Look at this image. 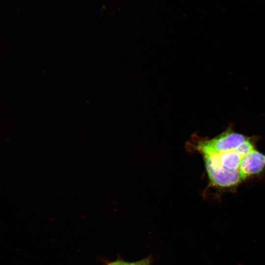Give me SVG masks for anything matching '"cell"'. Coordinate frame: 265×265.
I'll list each match as a JSON object with an SVG mask.
<instances>
[{
  "label": "cell",
  "instance_id": "obj_1",
  "mask_svg": "<svg viewBox=\"0 0 265 265\" xmlns=\"http://www.w3.org/2000/svg\"><path fill=\"white\" fill-rule=\"evenodd\" d=\"M247 138L245 135L228 128L212 139L199 141L197 148L200 152L223 153L237 149Z\"/></svg>",
  "mask_w": 265,
  "mask_h": 265
},
{
  "label": "cell",
  "instance_id": "obj_2",
  "mask_svg": "<svg viewBox=\"0 0 265 265\" xmlns=\"http://www.w3.org/2000/svg\"><path fill=\"white\" fill-rule=\"evenodd\" d=\"M203 159L209 180L215 186L231 187L242 181L239 171L227 169L209 158Z\"/></svg>",
  "mask_w": 265,
  "mask_h": 265
},
{
  "label": "cell",
  "instance_id": "obj_3",
  "mask_svg": "<svg viewBox=\"0 0 265 265\" xmlns=\"http://www.w3.org/2000/svg\"><path fill=\"white\" fill-rule=\"evenodd\" d=\"M265 168V155L253 149L242 159L239 168L242 181L258 174Z\"/></svg>",
  "mask_w": 265,
  "mask_h": 265
},
{
  "label": "cell",
  "instance_id": "obj_4",
  "mask_svg": "<svg viewBox=\"0 0 265 265\" xmlns=\"http://www.w3.org/2000/svg\"><path fill=\"white\" fill-rule=\"evenodd\" d=\"M148 261L142 260L135 263H127L125 265H149Z\"/></svg>",
  "mask_w": 265,
  "mask_h": 265
}]
</instances>
